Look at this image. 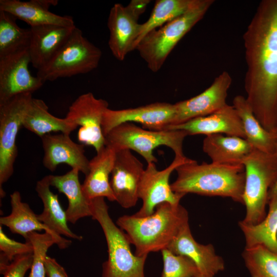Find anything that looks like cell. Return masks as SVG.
I'll list each match as a JSON object with an SVG mask.
<instances>
[{"instance_id": "obj_1", "label": "cell", "mask_w": 277, "mask_h": 277, "mask_svg": "<svg viewBox=\"0 0 277 277\" xmlns=\"http://www.w3.org/2000/svg\"><path fill=\"white\" fill-rule=\"evenodd\" d=\"M246 99L262 126L277 133V0H262L243 36Z\"/></svg>"}, {"instance_id": "obj_2", "label": "cell", "mask_w": 277, "mask_h": 277, "mask_svg": "<svg viewBox=\"0 0 277 277\" xmlns=\"http://www.w3.org/2000/svg\"><path fill=\"white\" fill-rule=\"evenodd\" d=\"M116 224L125 231L131 244L135 246V254L141 256L167 248L189 224V216L180 204L163 203L149 215H124L117 219Z\"/></svg>"}, {"instance_id": "obj_3", "label": "cell", "mask_w": 277, "mask_h": 277, "mask_svg": "<svg viewBox=\"0 0 277 277\" xmlns=\"http://www.w3.org/2000/svg\"><path fill=\"white\" fill-rule=\"evenodd\" d=\"M177 177L171 184L173 192L184 196L195 193L209 196L231 198L243 204L245 171L243 164H220L191 159L175 170Z\"/></svg>"}, {"instance_id": "obj_4", "label": "cell", "mask_w": 277, "mask_h": 277, "mask_svg": "<svg viewBox=\"0 0 277 277\" xmlns=\"http://www.w3.org/2000/svg\"><path fill=\"white\" fill-rule=\"evenodd\" d=\"M91 204L92 217L102 227L108 247L102 277H145L147 255L139 256L132 252L127 235L111 219L104 197L94 199Z\"/></svg>"}, {"instance_id": "obj_5", "label": "cell", "mask_w": 277, "mask_h": 277, "mask_svg": "<svg viewBox=\"0 0 277 277\" xmlns=\"http://www.w3.org/2000/svg\"><path fill=\"white\" fill-rule=\"evenodd\" d=\"M213 0H196L185 13L148 33L135 50L153 72L158 71L179 42L200 21L211 6Z\"/></svg>"}, {"instance_id": "obj_6", "label": "cell", "mask_w": 277, "mask_h": 277, "mask_svg": "<svg viewBox=\"0 0 277 277\" xmlns=\"http://www.w3.org/2000/svg\"><path fill=\"white\" fill-rule=\"evenodd\" d=\"M242 164L245 171L243 200L246 215L241 221L255 225L267 214L268 192L277 179V157L254 149Z\"/></svg>"}, {"instance_id": "obj_7", "label": "cell", "mask_w": 277, "mask_h": 277, "mask_svg": "<svg viewBox=\"0 0 277 277\" xmlns=\"http://www.w3.org/2000/svg\"><path fill=\"white\" fill-rule=\"evenodd\" d=\"M188 135L184 130H153L143 129L132 123H125L112 129L105 136V146L116 152L123 149L133 150L148 164L156 163L153 151L157 147L166 146L171 148L175 156H184L183 144Z\"/></svg>"}, {"instance_id": "obj_8", "label": "cell", "mask_w": 277, "mask_h": 277, "mask_svg": "<svg viewBox=\"0 0 277 277\" xmlns=\"http://www.w3.org/2000/svg\"><path fill=\"white\" fill-rule=\"evenodd\" d=\"M102 55L101 50L76 27L55 56L37 70L36 76L45 83L89 73L97 67Z\"/></svg>"}, {"instance_id": "obj_9", "label": "cell", "mask_w": 277, "mask_h": 277, "mask_svg": "<svg viewBox=\"0 0 277 277\" xmlns=\"http://www.w3.org/2000/svg\"><path fill=\"white\" fill-rule=\"evenodd\" d=\"M33 99L32 93L16 95L0 103V194L3 185L12 175L17 155L16 140L26 113Z\"/></svg>"}, {"instance_id": "obj_10", "label": "cell", "mask_w": 277, "mask_h": 277, "mask_svg": "<svg viewBox=\"0 0 277 277\" xmlns=\"http://www.w3.org/2000/svg\"><path fill=\"white\" fill-rule=\"evenodd\" d=\"M185 156H175L171 164L159 170L155 163L148 164L142 174L139 187L138 197L143 203L135 215L143 217L153 213L156 207L163 203L180 204L184 195L173 192L169 183L172 172L182 164L190 161Z\"/></svg>"}, {"instance_id": "obj_11", "label": "cell", "mask_w": 277, "mask_h": 277, "mask_svg": "<svg viewBox=\"0 0 277 277\" xmlns=\"http://www.w3.org/2000/svg\"><path fill=\"white\" fill-rule=\"evenodd\" d=\"M108 106L106 100L96 98L91 92L85 93L72 103L65 117L81 126L77 133L78 140L93 147L96 152L105 146L102 124L104 113L109 108Z\"/></svg>"}, {"instance_id": "obj_12", "label": "cell", "mask_w": 277, "mask_h": 277, "mask_svg": "<svg viewBox=\"0 0 277 277\" xmlns=\"http://www.w3.org/2000/svg\"><path fill=\"white\" fill-rule=\"evenodd\" d=\"M176 114L174 104L156 102L136 108L121 110L108 108L104 113L102 130L104 136L125 123H138L147 129L160 130L172 125Z\"/></svg>"}, {"instance_id": "obj_13", "label": "cell", "mask_w": 277, "mask_h": 277, "mask_svg": "<svg viewBox=\"0 0 277 277\" xmlns=\"http://www.w3.org/2000/svg\"><path fill=\"white\" fill-rule=\"evenodd\" d=\"M28 48L0 58V103L22 93L39 89L44 82L29 70Z\"/></svg>"}, {"instance_id": "obj_14", "label": "cell", "mask_w": 277, "mask_h": 277, "mask_svg": "<svg viewBox=\"0 0 277 277\" xmlns=\"http://www.w3.org/2000/svg\"><path fill=\"white\" fill-rule=\"evenodd\" d=\"M231 83L230 74L224 71L200 94L174 104L176 114L173 124L170 125L210 115L225 107L227 105L226 98Z\"/></svg>"}, {"instance_id": "obj_15", "label": "cell", "mask_w": 277, "mask_h": 277, "mask_svg": "<svg viewBox=\"0 0 277 277\" xmlns=\"http://www.w3.org/2000/svg\"><path fill=\"white\" fill-rule=\"evenodd\" d=\"M144 170L143 164L131 150L123 149L116 152L110 182L115 201L122 207L128 209L136 205Z\"/></svg>"}, {"instance_id": "obj_16", "label": "cell", "mask_w": 277, "mask_h": 277, "mask_svg": "<svg viewBox=\"0 0 277 277\" xmlns=\"http://www.w3.org/2000/svg\"><path fill=\"white\" fill-rule=\"evenodd\" d=\"M138 18L127 6L121 4H114L110 10L107 22L108 46L118 61H123L129 52L135 49L141 26Z\"/></svg>"}, {"instance_id": "obj_17", "label": "cell", "mask_w": 277, "mask_h": 277, "mask_svg": "<svg viewBox=\"0 0 277 277\" xmlns=\"http://www.w3.org/2000/svg\"><path fill=\"white\" fill-rule=\"evenodd\" d=\"M41 138L44 156L43 164L51 171L57 166L66 164L86 175L89 171V162L85 154L84 145L75 143L69 135L51 133Z\"/></svg>"}, {"instance_id": "obj_18", "label": "cell", "mask_w": 277, "mask_h": 277, "mask_svg": "<svg viewBox=\"0 0 277 277\" xmlns=\"http://www.w3.org/2000/svg\"><path fill=\"white\" fill-rule=\"evenodd\" d=\"M162 130H184L188 135L225 134L245 138L242 122L234 107L228 104L210 115L168 125Z\"/></svg>"}, {"instance_id": "obj_19", "label": "cell", "mask_w": 277, "mask_h": 277, "mask_svg": "<svg viewBox=\"0 0 277 277\" xmlns=\"http://www.w3.org/2000/svg\"><path fill=\"white\" fill-rule=\"evenodd\" d=\"M75 27L54 25L30 27L28 50L33 67L38 70L47 64L66 43Z\"/></svg>"}, {"instance_id": "obj_20", "label": "cell", "mask_w": 277, "mask_h": 277, "mask_svg": "<svg viewBox=\"0 0 277 277\" xmlns=\"http://www.w3.org/2000/svg\"><path fill=\"white\" fill-rule=\"evenodd\" d=\"M167 249L191 259L201 274L214 277L225 268L224 260L216 253L212 245L201 244L194 240L189 224L182 228Z\"/></svg>"}, {"instance_id": "obj_21", "label": "cell", "mask_w": 277, "mask_h": 277, "mask_svg": "<svg viewBox=\"0 0 277 277\" xmlns=\"http://www.w3.org/2000/svg\"><path fill=\"white\" fill-rule=\"evenodd\" d=\"M54 6V1L53 0L0 1V10L25 22L30 27L43 25L64 27L75 26L71 17L61 16L50 12L49 8Z\"/></svg>"}, {"instance_id": "obj_22", "label": "cell", "mask_w": 277, "mask_h": 277, "mask_svg": "<svg viewBox=\"0 0 277 277\" xmlns=\"http://www.w3.org/2000/svg\"><path fill=\"white\" fill-rule=\"evenodd\" d=\"M115 156L116 151L105 146L90 160L88 172L82 184L84 194L89 201L97 197L116 201L109 181Z\"/></svg>"}, {"instance_id": "obj_23", "label": "cell", "mask_w": 277, "mask_h": 277, "mask_svg": "<svg viewBox=\"0 0 277 277\" xmlns=\"http://www.w3.org/2000/svg\"><path fill=\"white\" fill-rule=\"evenodd\" d=\"M10 204L11 212L8 215L1 217V225L7 226L12 233L23 236L25 240L30 232L44 230L56 239L57 245L61 249L71 244V240L54 233L39 221L37 215L29 205L22 202L18 191H15L10 195Z\"/></svg>"}, {"instance_id": "obj_24", "label": "cell", "mask_w": 277, "mask_h": 277, "mask_svg": "<svg viewBox=\"0 0 277 277\" xmlns=\"http://www.w3.org/2000/svg\"><path fill=\"white\" fill-rule=\"evenodd\" d=\"M253 149L245 138L220 133L206 135L203 142V151L212 163L220 164H242L244 159Z\"/></svg>"}, {"instance_id": "obj_25", "label": "cell", "mask_w": 277, "mask_h": 277, "mask_svg": "<svg viewBox=\"0 0 277 277\" xmlns=\"http://www.w3.org/2000/svg\"><path fill=\"white\" fill-rule=\"evenodd\" d=\"M50 186L48 175L36 183L35 190L43 204V211L37 215L38 219L57 235L82 240V236L74 233L69 228L66 211L61 205L58 195L51 191Z\"/></svg>"}, {"instance_id": "obj_26", "label": "cell", "mask_w": 277, "mask_h": 277, "mask_svg": "<svg viewBox=\"0 0 277 277\" xmlns=\"http://www.w3.org/2000/svg\"><path fill=\"white\" fill-rule=\"evenodd\" d=\"M79 170L72 168L63 175H49L51 186L66 195L68 205L66 210L68 222L75 224L79 219L92 216L91 201L85 197L78 179Z\"/></svg>"}, {"instance_id": "obj_27", "label": "cell", "mask_w": 277, "mask_h": 277, "mask_svg": "<svg viewBox=\"0 0 277 277\" xmlns=\"http://www.w3.org/2000/svg\"><path fill=\"white\" fill-rule=\"evenodd\" d=\"M243 124L245 139L254 149L263 152L274 154L276 143L277 133L266 130L254 115L246 97L238 95L232 101Z\"/></svg>"}, {"instance_id": "obj_28", "label": "cell", "mask_w": 277, "mask_h": 277, "mask_svg": "<svg viewBox=\"0 0 277 277\" xmlns=\"http://www.w3.org/2000/svg\"><path fill=\"white\" fill-rule=\"evenodd\" d=\"M23 127L42 137L53 132L69 135L78 126L66 117L54 116L49 112L44 101L33 98L25 115Z\"/></svg>"}, {"instance_id": "obj_29", "label": "cell", "mask_w": 277, "mask_h": 277, "mask_svg": "<svg viewBox=\"0 0 277 277\" xmlns=\"http://www.w3.org/2000/svg\"><path fill=\"white\" fill-rule=\"evenodd\" d=\"M268 211L255 225L239 222L245 240V248L262 245L277 253V195L269 200Z\"/></svg>"}, {"instance_id": "obj_30", "label": "cell", "mask_w": 277, "mask_h": 277, "mask_svg": "<svg viewBox=\"0 0 277 277\" xmlns=\"http://www.w3.org/2000/svg\"><path fill=\"white\" fill-rule=\"evenodd\" d=\"M196 0H157L147 21L141 24L135 49L140 41L149 32L187 12Z\"/></svg>"}, {"instance_id": "obj_31", "label": "cell", "mask_w": 277, "mask_h": 277, "mask_svg": "<svg viewBox=\"0 0 277 277\" xmlns=\"http://www.w3.org/2000/svg\"><path fill=\"white\" fill-rule=\"evenodd\" d=\"M16 19L0 10V58L29 48L30 29L20 27Z\"/></svg>"}, {"instance_id": "obj_32", "label": "cell", "mask_w": 277, "mask_h": 277, "mask_svg": "<svg viewBox=\"0 0 277 277\" xmlns=\"http://www.w3.org/2000/svg\"><path fill=\"white\" fill-rule=\"evenodd\" d=\"M242 257L251 277H277V253L256 245L245 248Z\"/></svg>"}, {"instance_id": "obj_33", "label": "cell", "mask_w": 277, "mask_h": 277, "mask_svg": "<svg viewBox=\"0 0 277 277\" xmlns=\"http://www.w3.org/2000/svg\"><path fill=\"white\" fill-rule=\"evenodd\" d=\"M26 242L32 246L33 261L28 277H46L45 260L48 249L53 244L57 245L56 239L50 233L32 232L28 234Z\"/></svg>"}, {"instance_id": "obj_34", "label": "cell", "mask_w": 277, "mask_h": 277, "mask_svg": "<svg viewBox=\"0 0 277 277\" xmlns=\"http://www.w3.org/2000/svg\"><path fill=\"white\" fill-rule=\"evenodd\" d=\"M161 252L163 261L161 277H194L200 274L189 258L175 254L167 248Z\"/></svg>"}, {"instance_id": "obj_35", "label": "cell", "mask_w": 277, "mask_h": 277, "mask_svg": "<svg viewBox=\"0 0 277 277\" xmlns=\"http://www.w3.org/2000/svg\"><path fill=\"white\" fill-rule=\"evenodd\" d=\"M0 269L9 265L18 256L33 252L32 245L28 242L21 243L9 238L0 226Z\"/></svg>"}, {"instance_id": "obj_36", "label": "cell", "mask_w": 277, "mask_h": 277, "mask_svg": "<svg viewBox=\"0 0 277 277\" xmlns=\"http://www.w3.org/2000/svg\"><path fill=\"white\" fill-rule=\"evenodd\" d=\"M32 261L33 252L21 255L0 269V273L4 277H25L26 272L31 268Z\"/></svg>"}, {"instance_id": "obj_37", "label": "cell", "mask_w": 277, "mask_h": 277, "mask_svg": "<svg viewBox=\"0 0 277 277\" xmlns=\"http://www.w3.org/2000/svg\"><path fill=\"white\" fill-rule=\"evenodd\" d=\"M47 277H69L65 269L56 260L47 256L45 260Z\"/></svg>"}, {"instance_id": "obj_38", "label": "cell", "mask_w": 277, "mask_h": 277, "mask_svg": "<svg viewBox=\"0 0 277 277\" xmlns=\"http://www.w3.org/2000/svg\"><path fill=\"white\" fill-rule=\"evenodd\" d=\"M150 2L149 0H132L127 6L135 15L140 17L145 12Z\"/></svg>"}, {"instance_id": "obj_39", "label": "cell", "mask_w": 277, "mask_h": 277, "mask_svg": "<svg viewBox=\"0 0 277 277\" xmlns=\"http://www.w3.org/2000/svg\"><path fill=\"white\" fill-rule=\"evenodd\" d=\"M277 195V179L269 190L268 194V202L269 200Z\"/></svg>"}, {"instance_id": "obj_40", "label": "cell", "mask_w": 277, "mask_h": 277, "mask_svg": "<svg viewBox=\"0 0 277 277\" xmlns=\"http://www.w3.org/2000/svg\"><path fill=\"white\" fill-rule=\"evenodd\" d=\"M194 277H212V276H208V275H204V274H199V275L194 276Z\"/></svg>"}, {"instance_id": "obj_41", "label": "cell", "mask_w": 277, "mask_h": 277, "mask_svg": "<svg viewBox=\"0 0 277 277\" xmlns=\"http://www.w3.org/2000/svg\"><path fill=\"white\" fill-rule=\"evenodd\" d=\"M274 154L277 157V143H276V148H275V152Z\"/></svg>"}]
</instances>
